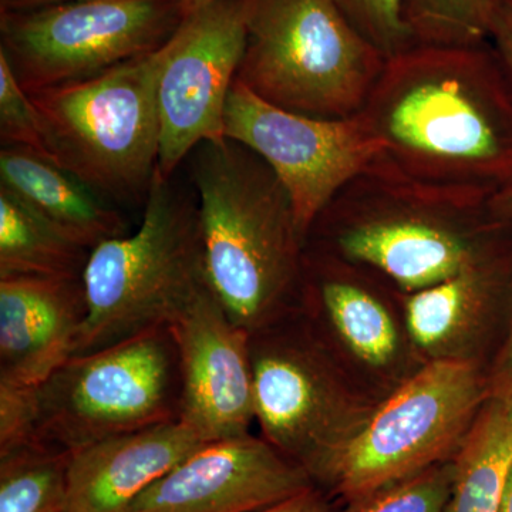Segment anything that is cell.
Segmentation results:
<instances>
[{
	"mask_svg": "<svg viewBox=\"0 0 512 512\" xmlns=\"http://www.w3.org/2000/svg\"><path fill=\"white\" fill-rule=\"evenodd\" d=\"M215 2H218V0H183L184 18L192 15V13H197L198 10L207 8Z\"/></svg>",
	"mask_w": 512,
	"mask_h": 512,
	"instance_id": "cell-30",
	"label": "cell"
},
{
	"mask_svg": "<svg viewBox=\"0 0 512 512\" xmlns=\"http://www.w3.org/2000/svg\"><path fill=\"white\" fill-rule=\"evenodd\" d=\"M487 397L473 360L437 357L373 407L316 487L346 504L453 460Z\"/></svg>",
	"mask_w": 512,
	"mask_h": 512,
	"instance_id": "cell-8",
	"label": "cell"
},
{
	"mask_svg": "<svg viewBox=\"0 0 512 512\" xmlns=\"http://www.w3.org/2000/svg\"><path fill=\"white\" fill-rule=\"evenodd\" d=\"M0 187L89 251L126 235L127 222L111 202L69 171L26 148L2 147Z\"/></svg>",
	"mask_w": 512,
	"mask_h": 512,
	"instance_id": "cell-17",
	"label": "cell"
},
{
	"mask_svg": "<svg viewBox=\"0 0 512 512\" xmlns=\"http://www.w3.org/2000/svg\"><path fill=\"white\" fill-rule=\"evenodd\" d=\"M360 35L386 60L416 46L404 20L406 0H335Z\"/></svg>",
	"mask_w": 512,
	"mask_h": 512,
	"instance_id": "cell-23",
	"label": "cell"
},
{
	"mask_svg": "<svg viewBox=\"0 0 512 512\" xmlns=\"http://www.w3.org/2000/svg\"><path fill=\"white\" fill-rule=\"evenodd\" d=\"M224 137L254 151L291 198L303 241L349 181L380 156V144L362 114L326 120L291 113L235 80L225 104Z\"/></svg>",
	"mask_w": 512,
	"mask_h": 512,
	"instance_id": "cell-11",
	"label": "cell"
},
{
	"mask_svg": "<svg viewBox=\"0 0 512 512\" xmlns=\"http://www.w3.org/2000/svg\"><path fill=\"white\" fill-rule=\"evenodd\" d=\"M239 83L259 99L315 119H350L365 109L386 57L335 0H244Z\"/></svg>",
	"mask_w": 512,
	"mask_h": 512,
	"instance_id": "cell-6",
	"label": "cell"
},
{
	"mask_svg": "<svg viewBox=\"0 0 512 512\" xmlns=\"http://www.w3.org/2000/svg\"><path fill=\"white\" fill-rule=\"evenodd\" d=\"M83 284L87 315L73 355L174 325L210 286L197 198L157 168L140 227L94 248Z\"/></svg>",
	"mask_w": 512,
	"mask_h": 512,
	"instance_id": "cell-4",
	"label": "cell"
},
{
	"mask_svg": "<svg viewBox=\"0 0 512 512\" xmlns=\"http://www.w3.org/2000/svg\"><path fill=\"white\" fill-rule=\"evenodd\" d=\"M167 43L106 72L29 94L50 161L107 201L146 204L160 160Z\"/></svg>",
	"mask_w": 512,
	"mask_h": 512,
	"instance_id": "cell-5",
	"label": "cell"
},
{
	"mask_svg": "<svg viewBox=\"0 0 512 512\" xmlns=\"http://www.w3.org/2000/svg\"><path fill=\"white\" fill-rule=\"evenodd\" d=\"M90 252L0 187V278L83 279Z\"/></svg>",
	"mask_w": 512,
	"mask_h": 512,
	"instance_id": "cell-19",
	"label": "cell"
},
{
	"mask_svg": "<svg viewBox=\"0 0 512 512\" xmlns=\"http://www.w3.org/2000/svg\"><path fill=\"white\" fill-rule=\"evenodd\" d=\"M0 140L50 160L35 104L20 86L6 56L0 52Z\"/></svg>",
	"mask_w": 512,
	"mask_h": 512,
	"instance_id": "cell-24",
	"label": "cell"
},
{
	"mask_svg": "<svg viewBox=\"0 0 512 512\" xmlns=\"http://www.w3.org/2000/svg\"><path fill=\"white\" fill-rule=\"evenodd\" d=\"M183 20V0H73L0 10V52L33 94L154 52Z\"/></svg>",
	"mask_w": 512,
	"mask_h": 512,
	"instance_id": "cell-9",
	"label": "cell"
},
{
	"mask_svg": "<svg viewBox=\"0 0 512 512\" xmlns=\"http://www.w3.org/2000/svg\"><path fill=\"white\" fill-rule=\"evenodd\" d=\"M453 485L450 460L350 501L338 512H450Z\"/></svg>",
	"mask_w": 512,
	"mask_h": 512,
	"instance_id": "cell-22",
	"label": "cell"
},
{
	"mask_svg": "<svg viewBox=\"0 0 512 512\" xmlns=\"http://www.w3.org/2000/svg\"><path fill=\"white\" fill-rule=\"evenodd\" d=\"M488 40L512 83V0H494Z\"/></svg>",
	"mask_w": 512,
	"mask_h": 512,
	"instance_id": "cell-25",
	"label": "cell"
},
{
	"mask_svg": "<svg viewBox=\"0 0 512 512\" xmlns=\"http://www.w3.org/2000/svg\"><path fill=\"white\" fill-rule=\"evenodd\" d=\"M494 0H406L404 20L421 46H476L488 42Z\"/></svg>",
	"mask_w": 512,
	"mask_h": 512,
	"instance_id": "cell-21",
	"label": "cell"
},
{
	"mask_svg": "<svg viewBox=\"0 0 512 512\" xmlns=\"http://www.w3.org/2000/svg\"><path fill=\"white\" fill-rule=\"evenodd\" d=\"M180 359L170 328L73 355L33 390L36 443L67 453L180 419Z\"/></svg>",
	"mask_w": 512,
	"mask_h": 512,
	"instance_id": "cell-7",
	"label": "cell"
},
{
	"mask_svg": "<svg viewBox=\"0 0 512 512\" xmlns=\"http://www.w3.org/2000/svg\"><path fill=\"white\" fill-rule=\"evenodd\" d=\"M208 284L249 333L292 315L305 281V241L291 198L254 151L224 137L192 151Z\"/></svg>",
	"mask_w": 512,
	"mask_h": 512,
	"instance_id": "cell-3",
	"label": "cell"
},
{
	"mask_svg": "<svg viewBox=\"0 0 512 512\" xmlns=\"http://www.w3.org/2000/svg\"><path fill=\"white\" fill-rule=\"evenodd\" d=\"M312 485L301 466L248 433L202 444L127 512H254Z\"/></svg>",
	"mask_w": 512,
	"mask_h": 512,
	"instance_id": "cell-14",
	"label": "cell"
},
{
	"mask_svg": "<svg viewBox=\"0 0 512 512\" xmlns=\"http://www.w3.org/2000/svg\"><path fill=\"white\" fill-rule=\"evenodd\" d=\"M244 0H218L184 18L167 42L160 80L158 171L173 178L205 141L224 138V111L245 49Z\"/></svg>",
	"mask_w": 512,
	"mask_h": 512,
	"instance_id": "cell-12",
	"label": "cell"
},
{
	"mask_svg": "<svg viewBox=\"0 0 512 512\" xmlns=\"http://www.w3.org/2000/svg\"><path fill=\"white\" fill-rule=\"evenodd\" d=\"M69 460L42 443L0 453V512H67Z\"/></svg>",
	"mask_w": 512,
	"mask_h": 512,
	"instance_id": "cell-20",
	"label": "cell"
},
{
	"mask_svg": "<svg viewBox=\"0 0 512 512\" xmlns=\"http://www.w3.org/2000/svg\"><path fill=\"white\" fill-rule=\"evenodd\" d=\"M360 114L376 160L410 180L488 198L512 187V83L490 40L392 57Z\"/></svg>",
	"mask_w": 512,
	"mask_h": 512,
	"instance_id": "cell-1",
	"label": "cell"
},
{
	"mask_svg": "<svg viewBox=\"0 0 512 512\" xmlns=\"http://www.w3.org/2000/svg\"><path fill=\"white\" fill-rule=\"evenodd\" d=\"M180 359V420L205 441L249 433L255 420L251 333L210 286L170 326Z\"/></svg>",
	"mask_w": 512,
	"mask_h": 512,
	"instance_id": "cell-13",
	"label": "cell"
},
{
	"mask_svg": "<svg viewBox=\"0 0 512 512\" xmlns=\"http://www.w3.org/2000/svg\"><path fill=\"white\" fill-rule=\"evenodd\" d=\"M255 420L262 437L318 483L369 419L305 329L282 319L251 333Z\"/></svg>",
	"mask_w": 512,
	"mask_h": 512,
	"instance_id": "cell-10",
	"label": "cell"
},
{
	"mask_svg": "<svg viewBox=\"0 0 512 512\" xmlns=\"http://www.w3.org/2000/svg\"><path fill=\"white\" fill-rule=\"evenodd\" d=\"M454 461L450 512H498L512 468V407L487 397Z\"/></svg>",
	"mask_w": 512,
	"mask_h": 512,
	"instance_id": "cell-18",
	"label": "cell"
},
{
	"mask_svg": "<svg viewBox=\"0 0 512 512\" xmlns=\"http://www.w3.org/2000/svg\"><path fill=\"white\" fill-rule=\"evenodd\" d=\"M87 315L83 279L0 278V384L36 389L73 356Z\"/></svg>",
	"mask_w": 512,
	"mask_h": 512,
	"instance_id": "cell-15",
	"label": "cell"
},
{
	"mask_svg": "<svg viewBox=\"0 0 512 512\" xmlns=\"http://www.w3.org/2000/svg\"><path fill=\"white\" fill-rule=\"evenodd\" d=\"M488 397L512 407V328L487 373Z\"/></svg>",
	"mask_w": 512,
	"mask_h": 512,
	"instance_id": "cell-26",
	"label": "cell"
},
{
	"mask_svg": "<svg viewBox=\"0 0 512 512\" xmlns=\"http://www.w3.org/2000/svg\"><path fill=\"white\" fill-rule=\"evenodd\" d=\"M512 512V468L507 483H505L503 498H501L500 511Z\"/></svg>",
	"mask_w": 512,
	"mask_h": 512,
	"instance_id": "cell-31",
	"label": "cell"
},
{
	"mask_svg": "<svg viewBox=\"0 0 512 512\" xmlns=\"http://www.w3.org/2000/svg\"><path fill=\"white\" fill-rule=\"evenodd\" d=\"M494 207L504 220L512 222V187L494 197Z\"/></svg>",
	"mask_w": 512,
	"mask_h": 512,
	"instance_id": "cell-29",
	"label": "cell"
},
{
	"mask_svg": "<svg viewBox=\"0 0 512 512\" xmlns=\"http://www.w3.org/2000/svg\"><path fill=\"white\" fill-rule=\"evenodd\" d=\"M512 237L494 198L417 183L375 161L335 195L306 247L375 269L407 293L458 274Z\"/></svg>",
	"mask_w": 512,
	"mask_h": 512,
	"instance_id": "cell-2",
	"label": "cell"
},
{
	"mask_svg": "<svg viewBox=\"0 0 512 512\" xmlns=\"http://www.w3.org/2000/svg\"><path fill=\"white\" fill-rule=\"evenodd\" d=\"M205 443L178 419L74 451L67 468V512H127Z\"/></svg>",
	"mask_w": 512,
	"mask_h": 512,
	"instance_id": "cell-16",
	"label": "cell"
},
{
	"mask_svg": "<svg viewBox=\"0 0 512 512\" xmlns=\"http://www.w3.org/2000/svg\"><path fill=\"white\" fill-rule=\"evenodd\" d=\"M323 493L325 491L312 485L301 493L254 512H333Z\"/></svg>",
	"mask_w": 512,
	"mask_h": 512,
	"instance_id": "cell-27",
	"label": "cell"
},
{
	"mask_svg": "<svg viewBox=\"0 0 512 512\" xmlns=\"http://www.w3.org/2000/svg\"><path fill=\"white\" fill-rule=\"evenodd\" d=\"M73 0H0V10H28Z\"/></svg>",
	"mask_w": 512,
	"mask_h": 512,
	"instance_id": "cell-28",
	"label": "cell"
}]
</instances>
